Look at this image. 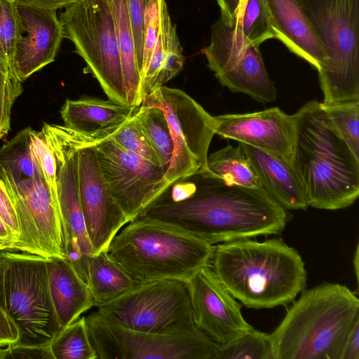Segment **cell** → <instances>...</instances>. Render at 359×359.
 Here are the masks:
<instances>
[{
  "instance_id": "e575fe53",
  "label": "cell",
  "mask_w": 359,
  "mask_h": 359,
  "mask_svg": "<svg viewBox=\"0 0 359 359\" xmlns=\"http://www.w3.org/2000/svg\"><path fill=\"white\" fill-rule=\"evenodd\" d=\"M16 76L0 67V140L11 130L13 106L22 93L23 88Z\"/></svg>"
},
{
  "instance_id": "5bb4252c",
  "label": "cell",
  "mask_w": 359,
  "mask_h": 359,
  "mask_svg": "<svg viewBox=\"0 0 359 359\" xmlns=\"http://www.w3.org/2000/svg\"><path fill=\"white\" fill-rule=\"evenodd\" d=\"M78 165L80 201L93 255L107 250L129 221L105 183L95 140L83 134L78 149Z\"/></svg>"
},
{
  "instance_id": "484cf974",
  "label": "cell",
  "mask_w": 359,
  "mask_h": 359,
  "mask_svg": "<svg viewBox=\"0 0 359 359\" xmlns=\"http://www.w3.org/2000/svg\"><path fill=\"white\" fill-rule=\"evenodd\" d=\"M32 130L24 128L0 147V178L4 182L17 184L43 175L32 149Z\"/></svg>"
},
{
  "instance_id": "4fadbf2b",
  "label": "cell",
  "mask_w": 359,
  "mask_h": 359,
  "mask_svg": "<svg viewBox=\"0 0 359 359\" xmlns=\"http://www.w3.org/2000/svg\"><path fill=\"white\" fill-rule=\"evenodd\" d=\"M95 145L107 188L129 222L171 186L161 166L123 149L110 137L95 140Z\"/></svg>"
},
{
  "instance_id": "83f0119b",
  "label": "cell",
  "mask_w": 359,
  "mask_h": 359,
  "mask_svg": "<svg viewBox=\"0 0 359 359\" xmlns=\"http://www.w3.org/2000/svg\"><path fill=\"white\" fill-rule=\"evenodd\" d=\"M137 117L159 165L168 170L174 153V143L169 124L163 110L158 107L140 104L137 107Z\"/></svg>"
},
{
  "instance_id": "1f68e13d",
  "label": "cell",
  "mask_w": 359,
  "mask_h": 359,
  "mask_svg": "<svg viewBox=\"0 0 359 359\" xmlns=\"http://www.w3.org/2000/svg\"><path fill=\"white\" fill-rule=\"evenodd\" d=\"M219 345L218 359H273L270 334L254 328L231 343Z\"/></svg>"
},
{
  "instance_id": "d6a6232c",
  "label": "cell",
  "mask_w": 359,
  "mask_h": 359,
  "mask_svg": "<svg viewBox=\"0 0 359 359\" xmlns=\"http://www.w3.org/2000/svg\"><path fill=\"white\" fill-rule=\"evenodd\" d=\"M321 105L339 133L359 157V101Z\"/></svg>"
},
{
  "instance_id": "7a4b0ae2",
  "label": "cell",
  "mask_w": 359,
  "mask_h": 359,
  "mask_svg": "<svg viewBox=\"0 0 359 359\" xmlns=\"http://www.w3.org/2000/svg\"><path fill=\"white\" fill-rule=\"evenodd\" d=\"M292 115L293 165L309 206L335 210L359 196V157L339 133L317 100Z\"/></svg>"
},
{
  "instance_id": "2e32d148",
  "label": "cell",
  "mask_w": 359,
  "mask_h": 359,
  "mask_svg": "<svg viewBox=\"0 0 359 359\" xmlns=\"http://www.w3.org/2000/svg\"><path fill=\"white\" fill-rule=\"evenodd\" d=\"M56 162L60 206L68 234L66 257L88 261L93 255L82 211L79 184V138L69 133H57L48 139Z\"/></svg>"
},
{
  "instance_id": "836d02e7",
  "label": "cell",
  "mask_w": 359,
  "mask_h": 359,
  "mask_svg": "<svg viewBox=\"0 0 359 359\" xmlns=\"http://www.w3.org/2000/svg\"><path fill=\"white\" fill-rule=\"evenodd\" d=\"M107 137L112 139L123 149L154 164L159 165L157 156L135 116V112L129 119L114 130Z\"/></svg>"
},
{
  "instance_id": "5b68a950",
  "label": "cell",
  "mask_w": 359,
  "mask_h": 359,
  "mask_svg": "<svg viewBox=\"0 0 359 359\" xmlns=\"http://www.w3.org/2000/svg\"><path fill=\"white\" fill-rule=\"evenodd\" d=\"M215 245L168 224L146 217L127 223L107 249L135 281L187 280L210 264Z\"/></svg>"
},
{
  "instance_id": "3957f363",
  "label": "cell",
  "mask_w": 359,
  "mask_h": 359,
  "mask_svg": "<svg viewBox=\"0 0 359 359\" xmlns=\"http://www.w3.org/2000/svg\"><path fill=\"white\" fill-rule=\"evenodd\" d=\"M210 266L231 295L249 309L285 306L306 283L302 256L280 238L219 243Z\"/></svg>"
},
{
  "instance_id": "74e56055",
  "label": "cell",
  "mask_w": 359,
  "mask_h": 359,
  "mask_svg": "<svg viewBox=\"0 0 359 359\" xmlns=\"http://www.w3.org/2000/svg\"><path fill=\"white\" fill-rule=\"evenodd\" d=\"M149 0H127L131 18L133 39L140 75L142 69L144 15Z\"/></svg>"
},
{
  "instance_id": "8d00e7d4",
  "label": "cell",
  "mask_w": 359,
  "mask_h": 359,
  "mask_svg": "<svg viewBox=\"0 0 359 359\" xmlns=\"http://www.w3.org/2000/svg\"><path fill=\"white\" fill-rule=\"evenodd\" d=\"M165 0H149L144 15L142 79L147 69L161 27V11Z\"/></svg>"
},
{
  "instance_id": "d6986e66",
  "label": "cell",
  "mask_w": 359,
  "mask_h": 359,
  "mask_svg": "<svg viewBox=\"0 0 359 359\" xmlns=\"http://www.w3.org/2000/svg\"><path fill=\"white\" fill-rule=\"evenodd\" d=\"M274 39L318 71L326 52L298 0H264Z\"/></svg>"
},
{
  "instance_id": "277c9868",
  "label": "cell",
  "mask_w": 359,
  "mask_h": 359,
  "mask_svg": "<svg viewBox=\"0 0 359 359\" xmlns=\"http://www.w3.org/2000/svg\"><path fill=\"white\" fill-rule=\"evenodd\" d=\"M270 334L273 359H339L359 321V299L346 286L323 283L303 290Z\"/></svg>"
},
{
  "instance_id": "ac0fdd59",
  "label": "cell",
  "mask_w": 359,
  "mask_h": 359,
  "mask_svg": "<svg viewBox=\"0 0 359 359\" xmlns=\"http://www.w3.org/2000/svg\"><path fill=\"white\" fill-rule=\"evenodd\" d=\"M17 7L22 31L15 47L13 70L23 82L55 60L64 33L55 11L18 0Z\"/></svg>"
},
{
  "instance_id": "e0dca14e",
  "label": "cell",
  "mask_w": 359,
  "mask_h": 359,
  "mask_svg": "<svg viewBox=\"0 0 359 359\" xmlns=\"http://www.w3.org/2000/svg\"><path fill=\"white\" fill-rule=\"evenodd\" d=\"M215 134L293 161L292 115L278 107L214 116ZM293 163V162H292Z\"/></svg>"
},
{
  "instance_id": "6da1fadb",
  "label": "cell",
  "mask_w": 359,
  "mask_h": 359,
  "mask_svg": "<svg viewBox=\"0 0 359 359\" xmlns=\"http://www.w3.org/2000/svg\"><path fill=\"white\" fill-rule=\"evenodd\" d=\"M192 177L194 187L187 197L172 200L165 192L137 217L168 224L214 245L284 230L287 210L263 189L231 184L206 174Z\"/></svg>"
},
{
  "instance_id": "f1b7e54d",
  "label": "cell",
  "mask_w": 359,
  "mask_h": 359,
  "mask_svg": "<svg viewBox=\"0 0 359 359\" xmlns=\"http://www.w3.org/2000/svg\"><path fill=\"white\" fill-rule=\"evenodd\" d=\"M182 51L176 27L168 13L166 3L161 11L159 34L147 69L141 81L140 96L142 102L158 89L157 81L165 60L170 55Z\"/></svg>"
},
{
  "instance_id": "44dd1931",
  "label": "cell",
  "mask_w": 359,
  "mask_h": 359,
  "mask_svg": "<svg viewBox=\"0 0 359 359\" xmlns=\"http://www.w3.org/2000/svg\"><path fill=\"white\" fill-rule=\"evenodd\" d=\"M136 109L110 100L84 97L67 99L60 112L64 126L99 141L129 119Z\"/></svg>"
},
{
  "instance_id": "ab89813d",
  "label": "cell",
  "mask_w": 359,
  "mask_h": 359,
  "mask_svg": "<svg viewBox=\"0 0 359 359\" xmlns=\"http://www.w3.org/2000/svg\"><path fill=\"white\" fill-rule=\"evenodd\" d=\"M40 358L53 359L49 346H29L17 343L0 347V359Z\"/></svg>"
},
{
  "instance_id": "f546056e",
  "label": "cell",
  "mask_w": 359,
  "mask_h": 359,
  "mask_svg": "<svg viewBox=\"0 0 359 359\" xmlns=\"http://www.w3.org/2000/svg\"><path fill=\"white\" fill-rule=\"evenodd\" d=\"M50 350L53 359H97L86 316L61 329L51 341Z\"/></svg>"
},
{
  "instance_id": "ffe728a7",
  "label": "cell",
  "mask_w": 359,
  "mask_h": 359,
  "mask_svg": "<svg viewBox=\"0 0 359 359\" xmlns=\"http://www.w3.org/2000/svg\"><path fill=\"white\" fill-rule=\"evenodd\" d=\"M239 144L267 194L285 210H306L309 207L292 162L253 146Z\"/></svg>"
},
{
  "instance_id": "b9f144b4",
  "label": "cell",
  "mask_w": 359,
  "mask_h": 359,
  "mask_svg": "<svg viewBox=\"0 0 359 359\" xmlns=\"http://www.w3.org/2000/svg\"><path fill=\"white\" fill-rule=\"evenodd\" d=\"M339 359H359V321L350 331L344 344Z\"/></svg>"
},
{
  "instance_id": "7bdbcfd3",
  "label": "cell",
  "mask_w": 359,
  "mask_h": 359,
  "mask_svg": "<svg viewBox=\"0 0 359 359\" xmlns=\"http://www.w3.org/2000/svg\"><path fill=\"white\" fill-rule=\"evenodd\" d=\"M25 4L48 10L55 11L67 8L77 0H18Z\"/></svg>"
},
{
  "instance_id": "4dcf8cb0",
  "label": "cell",
  "mask_w": 359,
  "mask_h": 359,
  "mask_svg": "<svg viewBox=\"0 0 359 359\" xmlns=\"http://www.w3.org/2000/svg\"><path fill=\"white\" fill-rule=\"evenodd\" d=\"M22 31L17 0H0V67L14 74V55Z\"/></svg>"
},
{
  "instance_id": "8992f818",
  "label": "cell",
  "mask_w": 359,
  "mask_h": 359,
  "mask_svg": "<svg viewBox=\"0 0 359 359\" xmlns=\"http://www.w3.org/2000/svg\"><path fill=\"white\" fill-rule=\"evenodd\" d=\"M326 52L323 105L359 101V0H298Z\"/></svg>"
},
{
  "instance_id": "8fae6325",
  "label": "cell",
  "mask_w": 359,
  "mask_h": 359,
  "mask_svg": "<svg viewBox=\"0 0 359 359\" xmlns=\"http://www.w3.org/2000/svg\"><path fill=\"white\" fill-rule=\"evenodd\" d=\"M141 104L161 107L169 124L174 153L165 177L172 185L205 173L209 146L215 134V119L185 92L164 86Z\"/></svg>"
},
{
  "instance_id": "60d3db41",
  "label": "cell",
  "mask_w": 359,
  "mask_h": 359,
  "mask_svg": "<svg viewBox=\"0 0 359 359\" xmlns=\"http://www.w3.org/2000/svg\"><path fill=\"white\" fill-rule=\"evenodd\" d=\"M19 338L18 326L8 313L0 308V347L17 343Z\"/></svg>"
},
{
  "instance_id": "cb8c5ba5",
  "label": "cell",
  "mask_w": 359,
  "mask_h": 359,
  "mask_svg": "<svg viewBox=\"0 0 359 359\" xmlns=\"http://www.w3.org/2000/svg\"><path fill=\"white\" fill-rule=\"evenodd\" d=\"M221 18L249 42L274 39L264 0H216Z\"/></svg>"
},
{
  "instance_id": "d590c367",
  "label": "cell",
  "mask_w": 359,
  "mask_h": 359,
  "mask_svg": "<svg viewBox=\"0 0 359 359\" xmlns=\"http://www.w3.org/2000/svg\"><path fill=\"white\" fill-rule=\"evenodd\" d=\"M31 135L32 149L41 168L46 185L53 199L60 204L54 154L41 130H32Z\"/></svg>"
},
{
  "instance_id": "30bf717a",
  "label": "cell",
  "mask_w": 359,
  "mask_h": 359,
  "mask_svg": "<svg viewBox=\"0 0 359 359\" xmlns=\"http://www.w3.org/2000/svg\"><path fill=\"white\" fill-rule=\"evenodd\" d=\"M97 308L104 319L135 331L168 333L196 327L187 284L178 279L140 283Z\"/></svg>"
},
{
  "instance_id": "52a82bcc",
  "label": "cell",
  "mask_w": 359,
  "mask_h": 359,
  "mask_svg": "<svg viewBox=\"0 0 359 359\" xmlns=\"http://www.w3.org/2000/svg\"><path fill=\"white\" fill-rule=\"evenodd\" d=\"M48 258L3 251L6 311L18 327L17 344L49 346L60 332L48 285Z\"/></svg>"
},
{
  "instance_id": "d4e9b609",
  "label": "cell",
  "mask_w": 359,
  "mask_h": 359,
  "mask_svg": "<svg viewBox=\"0 0 359 359\" xmlns=\"http://www.w3.org/2000/svg\"><path fill=\"white\" fill-rule=\"evenodd\" d=\"M86 282L95 307L113 301L140 284L108 257L107 250L88 257Z\"/></svg>"
},
{
  "instance_id": "f35d334b",
  "label": "cell",
  "mask_w": 359,
  "mask_h": 359,
  "mask_svg": "<svg viewBox=\"0 0 359 359\" xmlns=\"http://www.w3.org/2000/svg\"><path fill=\"white\" fill-rule=\"evenodd\" d=\"M0 217L3 220L8 236L15 241L20 236V230L15 208L4 181L0 178Z\"/></svg>"
},
{
  "instance_id": "7402d4cb",
  "label": "cell",
  "mask_w": 359,
  "mask_h": 359,
  "mask_svg": "<svg viewBox=\"0 0 359 359\" xmlns=\"http://www.w3.org/2000/svg\"><path fill=\"white\" fill-rule=\"evenodd\" d=\"M49 290L61 329L95 306L86 282L67 258L47 260Z\"/></svg>"
},
{
  "instance_id": "603a6c76",
  "label": "cell",
  "mask_w": 359,
  "mask_h": 359,
  "mask_svg": "<svg viewBox=\"0 0 359 359\" xmlns=\"http://www.w3.org/2000/svg\"><path fill=\"white\" fill-rule=\"evenodd\" d=\"M120 50L127 105L142 103L141 75L135 53L131 18L127 0H108Z\"/></svg>"
},
{
  "instance_id": "ba28073f",
  "label": "cell",
  "mask_w": 359,
  "mask_h": 359,
  "mask_svg": "<svg viewBox=\"0 0 359 359\" xmlns=\"http://www.w3.org/2000/svg\"><path fill=\"white\" fill-rule=\"evenodd\" d=\"M70 40L109 100L127 105L121 59L108 0H77L58 18Z\"/></svg>"
},
{
  "instance_id": "9a60e30c",
  "label": "cell",
  "mask_w": 359,
  "mask_h": 359,
  "mask_svg": "<svg viewBox=\"0 0 359 359\" xmlns=\"http://www.w3.org/2000/svg\"><path fill=\"white\" fill-rule=\"evenodd\" d=\"M196 327L218 344L231 343L253 327L241 306L219 280L210 264L185 280Z\"/></svg>"
},
{
  "instance_id": "f6af8a7d",
  "label": "cell",
  "mask_w": 359,
  "mask_h": 359,
  "mask_svg": "<svg viewBox=\"0 0 359 359\" xmlns=\"http://www.w3.org/2000/svg\"><path fill=\"white\" fill-rule=\"evenodd\" d=\"M359 251H358V244L356 245L355 252L353 257V271L355 273L356 277V281L358 282V259H359Z\"/></svg>"
},
{
  "instance_id": "7c38bea8",
  "label": "cell",
  "mask_w": 359,
  "mask_h": 359,
  "mask_svg": "<svg viewBox=\"0 0 359 359\" xmlns=\"http://www.w3.org/2000/svg\"><path fill=\"white\" fill-rule=\"evenodd\" d=\"M201 52L222 86L259 102L276 100L277 90L259 46L249 42L221 18L212 25L210 43Z\"/></svg>"
},
{
  "instance_id": "4316f807",
  "label": "cell",
  "mask_w": 359,
  "mask_h": 359,
  "mask_svg": "<svg viewBox=\"0 0 359 359\" xmlns=\"http://www.w3.org/2000/svg\"><path fill=\"white\" fill-rule=\"evenodd\" d=\"M229 184L262 189L252 163L239 143L229 144L207 158L205 173Z\"/></svg>"
},
{
  "instance_id": "9c48e42d",
  "label": "cell",
  "mask_w": 359,
  "mask_h": 359,
  "mask_svg": "<svg viewBox=\"0 0 359 359\" xmlns=\"http://www.w3.org/2000/svg\"><path fill=\"white\" fill-rule=\"evenodd\" d=\"M86 320L97 359H218L219 345L197 327L140 332L114 324L96 311Z\"/></svg>"
},
{
  "instance_id": "bcb514c9",
  "label": "cell",
  "mask_w": 359,
  "mask_h": 359,
  "mask_svg": "<svg viewBox=\"0 0 359 359\" xmlns=\"http://www.w3.org/2000/svg\"><path fill=\"white\" fill-rule=\"evenodd\" d=\"M0 236H4V237L11 238L8 234L6 227L1 217H0Z\"/></svg>"
},
{
  "instance_id": "ee69618b",
  "label": "cell",
  "mask_w": 359,
  "mask_h": 359,
  "mask_svg": "<svg viewBox=\"0 0 359 359\" xmlns=\"http://www.w3.org/2000/svg\"><path fill=\"white\" fill-rule=\"evenodd\" d=\"M3 251L4 250H0V308L6 311L5 294H4V286Z\"/></svg>"
}]
</instances>
